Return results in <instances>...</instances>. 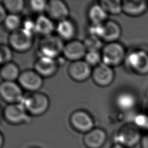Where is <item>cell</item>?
Wrapping results in <instances>:
<instances>
[{"label":"cell","instance_id":"1","mask_svg":"<svg viewBox=\"0 0 148 148\" xmlns=\"http://www.w3.org/2000/svg\"><path fill=\"white\" fill-rule=\"evenodd\" d=\"M90 35H95L107 43L117 42L121 35L120 25L113 20H108L105 22L92 24L88 28Z\"/></svg>","mask_w":148,"mask_h":148},{"label":"cell","instance_id":"2","mask_svg":"<svg viewBox=\"0 0 148 148\" xmlns=\"http://www.w3.org/2000/svg\"><path fill=\"white\" fill-rule=\"evenodd\" d=\"M21 103L28 114L34 116H39L44 114L50 105L48 97L45 94L38 91L32 92L24 96Z\"/></svg>","mask_w":148,"mask_h":148},{"label":"cell","instance_id":"3","mask_svg":"<svg viewBox=\"0 0 148 148\" xmlns=\"http://www.w3.org/2000/svg\"><path fill=\"white\" fill-rule=\"evenodd\" d=\"M142 135L140 130L133 123H126L121 126L116 132L115 143L127 148H132L140 143Z\"/></svg>","mask_w":148,"mask_h":148},{"label":"cell","instance_id":"4","mask_svg":"<svg viewBox=\"0 0 148 148\" xmlns=\"http://www.w3.org/2000/svg\"><path fill=\"white\" fill-rule=\"evenodd\" d=\"M65 44L58 35L53 34L42 36L38 43L40 56L56 59L62 53Z\"/></svg>","mask_w":148,"mask_h":148},{"label":"cell","instance_id":"5","mask_svg":"<svg viewBox=\"0 0 148 148\" xmlns=\"http://www.w3.org/2000/svg\"><path fill=\"white\" fill-rule=\"evenodd\" d=\"M102 62L110 66H117L125 59L124 46L117 42L107 43L102 49Z\"/></svg>","mask_w":148,"mask_h":148},{"label":"cell","instance_id":"6","mask_svg":"<svg viewBox=\"0 0 148 148\" xmlns=\"http://www.w3.org/2000/svg\"><path fill=\"white\" fill-rule=\"evenodd\" d=\"M33 34L23 28L11 32L8 38L9 46L19 53L28 51L33 45Z\"/></svg>","mask_w":148,"mask_h":148},{"label":"cell","instance_id":"7","mask_svg":"<svg viewBox=\"0 0 148 148\" xmlns=\"http://www.w3.org/2000/svg\"><path fill=\"white\" fill-rule=\"evenodd\" d=\"M125 64L129 69L140 75L148 74V53L143 50H136L126 56Z\"/></svg>","mask_w":148,"mask_h":148},{"label":"cell","instance_id":"8","mask_svg":"<svg viewBox=\"0 0 148 148\" xmlns=\"http://www.w3.org/2000/svg\"><path fill=\"white\" fill-rule=\"evenodd\" d=\"M3 117L7 123L12 125L27 123L30 120L28 113L21 102L6 105L3 110Z\"/></svg>","mask_w":148,"mask_h":148},{"label":"cell","instance_id":"9","mask_svg":"<svg viewBox=\"0 0 148 148\" xmlns=\"http://www.w3.org/2000/svg\"><path fill=\"white\" fill-rule=\"evenodd\" d=\"M69 123L75 131L83 134L94 128V121L92 116L83 110H77L72 112L69 117Z\"/></svg>","mask_w":148,"mask_h":148},{"label":"cell","instance_id":"10","mask_svg":"<svg viewBox=\"0 0 148 148\" xmlns=\"http://www.w3.org/2000/svg\"><path fill=\"white\" fill-rule=\"evenodd\" d=\"M0 95L8 104L20 103L24 98L21 87L14 82L3 81L0 85Z\"/></svg>","mask_w":148,"mask_h":148},{"label":"cell","instance_id":"11","mask_svg":"<svg viewBox=\"0 0 148 148\" xmlns=\"http://www.w3.org/2000/svg\"><path fill=\"white\" fill-rule=\"evenodd\" d=\"M18 81L21 88L31 92L37 91L43 85V77L35 70L32 69L21 72Z\"/></svg>","mask_w":148,"mask_h":148},{"label":"cell","instance_id":"12","mask_svg":"<svg viewBox=\"0 0 148 148\" xmlns=\"http://www.w3.org/2000/svg\"><path fill=\"white\" fill-rule=\"evenodd\" d=\"M91 76L94 82L101 87H106L112 84L114 73L112 68L103 62L94 67Z\"/></svg>","mask_w":148,"mask_h":148},{"label":"cell","instance_id":"13","mask_svg":"<svg viewBox=\"0 0 148 148\" xmlns=\"http://www.w3.org/2000/svg\"><path fill=\"white\" fill-rule=\"evenodd\" d=\"M86 53L83 42L77 39H72L66 43L62 51L65 58L72 62L81 60Z\"/></svg>","mask_w":148,"mask_h":148},{"label":"cell","instance_id":"14","mask_svg":"<svg viewBox=\"0 0 148 148\" xmlns=\"http://www.w3.org/2000/svg\"><path fill=\"white\" fill-rule=\"evenodd\" d=\"M68 73L70 77L76 82H83L91 76V66L84 61L72 62L68 67Z\"/></svg>","mask_w":148,"mask_h":148},{"label":"cell","instance_id":"15","mask_svg":"<svg viewBox=\"0 0 148 148\" xmlns=\"http://www.w3.org/2000/svg\"><path fill=\"white\" fill-rule=\"evenodd\" d=\"M45 11L50 18L52 20H57L58 22L66 19L69 13L67 5L61 0L47 1Z\"/></svg>","mask_w":148,"mask_h":148},{"label":"cell","instance_id":"16","mask_svg":"<svg viewBox=\"0 0 148 148\" xmlns=\"http://www.w3.org/2000/svg\"><path fill=\"white\" fill-rule=\"evenodd\" d=\"M107 140L105 131L101 128L94 127L84 134L83 143L86 148H101Z\"/></svg>","mask_w":148,"mask_h":148},{"label":"cell","instance_id":"17","mask_svg":"<svg viewBox=\"0 0 148 148\" xmlns=\"http://www.w3.org/2000/svg\"><path fill=\"white\" fill-rule=\"evenodd\" d=\"M58 63L56 59L40 56L34 63V70L42 77L53 76L58 69Z\"/></svg>","mask_w":148,"mask_h":148},{"label":"cell","instance_id":"18","mask_svg":"<svg viewBox=\"0 0 148 148\" xmlns=\"http://www.w3.org/2000/svg\"><path fill=\"white\" fill-rule=\"evenodd\" d=\"M148 7V2L145 0H124L122 1L123 12L125 14L136 17L143 14Z\"/></svg>","mask_w":148,"mask_h":148},{"label":"cell","instance_id":"19","mask_svg":"<svg viewBox=\"0 0 148 148\" xmlns=\"http://www.w3.org/2000/svg\"><path fill=\"white\" fill-rule=\"evenodd\" d=\"M56 27L51 18L45 15H39L35 20V32L42 36L52 34Z\"/></svg>","mask_w":148,"mask_h":148},{"label":"cell","instance_id":"20","mask_svg":"<svg viewBox=\"0 0 148 148\" xmlns=\"http://www.w3.org/2000/svg\"><path fill=\"white\" fill-rule=\"evenodd\" d=\"M57 35L62 40H71L76 34L75 24L70 20L66 18L58 23L56 27Z\"/></svg>","mask_w":148,"mask_h":148},{"label":"cell","instance_id":"21","mask_svg":"<svg viewBox=\"0 0 148 148\" xmlns=\"http://www.w3.org/2000/svg\"><path fill=\"white\" fill-rule=\"evenodd\" d=\"M116 104L122 110H130L135 106L136 104V98L131 92H123L117 96Z\"/></svg>","mask_w":148,"mask_h":148},{"label":"cell","instance_id":"22","mask_svg":"<svg viewBox=\"0 0 148 148\" xmlns=\"http://www.w3.org/2000/svg\"><path fill=\"white\" fill-rule=\"evenodd\" d=\"M0 74L3 81L14 82L16 79H18L20 72L18 66L15 63L10 62L2 65Z\"/></svg>","mask_w":148,"mask_h":148},{"label":"cell","instance_id":"23","mask_svg":"<svg viewBox=\"0 0 148 148\" xmlns=\"http://www.w3.org/2000/svg\"><path fill=\"white\" fill-rule=\"evenodd\" d=\"M108 13L99 3L93 4L88 12V17L92 24H101L106 21Z\"/></svg>","mask_w":148,"mask_h":148},{"label":"cell","instance_id":"24","mask_svg":"<svg viewBox=\"0 0 148 148\" xmlns=\"http://www.w3.org/2000/svg\"><path fill=\"white\" fill-rule=\"evenodd\" d=\"M99 3L108 14L117 15L123 12L122 1L120 0H101Z\"/></svg>","mask_w":148,"mask_h":148},{"label":"cell","instance_id":"25","mask_svg":"<svg viewBox=\"0 0 148 148\" xmlns=\"http://www.w3.org/2000/svg\"><path fill=\"white\" fill-rule=\"evenodd\" d=\"M1 3L9 14H18L23 10L24 7L23 0H3L1 1Z\"/></svg>","mask_w":148,"mask_h":148},{"label":"cell","instance_id":"26","mask_svg":"<svg viewBox=\"0 0 148 148\" xmlns=\"http://www.w3.org/2000/svg\"><path fill=\"white\" fill-rule=\"evenodd\" d=\"M87 51H99L102 49V40L92 35H88L83 41Z\"/></svg>","mask_w":148,"mask_h":148},{"label":"cell","instance_id":"27","mask_svg":"<svg viewBox=\"0 0 148 148\" xmlns=\"http://www.w3.org/2000/svg\"><path fill=\"white\" fill-rule=\"evenodd\" d=\"M21 23V20L18 14H8L3 22L5 28L10 32L20 28Z\"/></svg>","mask_w":148,"mask_h":148},{"label":"cell","instance_id":"28","mask_svg":"<svg viewBox=\"0 0 148 148\" xmlns=\"http://www.w3.org/2000/svg\"><path fill=\"white\" fill-rule=\"evenodd\" d=\"M84 58V60L90 66L95 67L102 62L101 53L99 51H87Z\"/></svg>","mask_w":148,"mask_h":148},{"label":"cell","instance_id":"29","mask_svg":"<svg viewBox=\"0 0 148 148\" xmlns=\"http://www.w3.org/2000/svg\"><path fill=\"white\" fill-rule=\"evenodd\" d=\"M13 54L10 46L1 45L0 47V62L2 65L11 62Z\"/></svg>","mask_w":148,"mask_h":148},{"label":"cell","instance_id":"30","mask_svg":"<svg viewBox=\"0 0 148 148\" xmlns=\"http://www.w3.org/2000/svg\"><path fill=\"white\" fill-rule=\"evenodd\" d=\"M140 130H145L148 132V115L146 114H138L134 119L132 123Z\"/></svg>","mask_w":148,"mask_h":148},{"label":"cell","instance_id":"31","mask_svg":"<svg viewBox=\"0 0 148 148\" xmlns=\"http://www.w3.org/2000/svg\"><path fill=\"white\" fill-rule=\"evenodd\" d=\"M47 2L45 0H31L29 1V6L34 12L41 13L46 10Z\"/></svg>","mask_w":148,"mask_h":148},{"label":"cell","instance_id":"32","mask_svg":"<svg viewBox=\"0 0 148 148\" xmlns=\"http://www.w3.org/2000/svg\"><path fill=\"white\" fill-rule=\"evenodd\" d=\"M23 28L34 33L35 32V21L27 19L24 21Z\"/></svg>","mask_w":148,"mask_h":148},{"label":"cell","instance_id":"33","mask_svg":"<svg viewBox=\"0 0 148 148\" xmlns=\"http://www.w3.org/2000/svg\"><path fill=\"white\" fill-rule=\"evenodd\" d=\"M140 145L141 148H148V132L142 135Z\"/></svg>","mask_w":148,"mask_h":148},{"label":"cell","instance_id":"34","mask_svg":"<svg viewBox=\"0 0 148 148\" xmlns=\"http://www.w3.org/2000/svg\"><path fill=\"white\" fill-rule=\"evenodd\" d=\"M7 15L8 14H6V10L5 8H4L3 5L1 3H0V22L1 23H3Z\"/></svg>","mask_w":148,"mask_h":148},{"label":"cell","instance_id":"35","mask_svg":"<svg viewBox=\"0 0 148 148\" xmlns=\"http://www.w3.org/2000/svg\"><path fill=\"white\" fill-rule=\"evenodd\" d=\"M3 144H4V138H3L2 133H1V134H0V147H1V148H2Z\"/></svg>","mask_w":148,"mask_h":148},{"label":"cell","instance_id":"36","mask_svg":"<svg viewBox=\"0 0 148 148\" xmlns=\"http://www.w3.org/2000/svg\"><path fill=\"white\" fill-rule=\"evenodd\" d=\"M110 148H127L123 146H121L117 143H114L113 145H112Z\"/></svg>","mask_w":148,"mask_h":148},{"label":"cell","instance_id":"37","mask_svg":"<svg viewBox=\"0 0 148 148\" xmlns=\"http://www.w3.org/2000/svg\"><path fill=\"white\" fill-rule=\"evenodd\" d=\"M147 109H148V105H147Z\"/></svg>","mask_w":148,"mask_h":148}]
</instances>
